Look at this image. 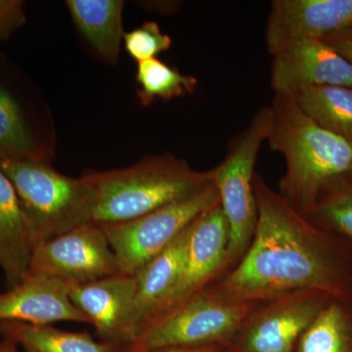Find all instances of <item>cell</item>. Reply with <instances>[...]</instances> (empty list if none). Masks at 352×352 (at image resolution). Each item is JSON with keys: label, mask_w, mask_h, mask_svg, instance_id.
Segmentation results:
<instances>
[{"label": "cell", "mask_w": 352, "mask_h": 352, "mask_svg": "<svg viewBox=\"0 0 352 352\" xmlns=\"http://www.w3.org/2000/svg\"><path fill=\"white\" fill-rule=\"evenodd\" d=\"M256 233L239 263L210 284L229 302H259L295 292L352 296V242L317 226L254 173Z\"/></svg>", "instance_id": "cell-1"}, {"label": "cell", "mask_w": 352, "mask_h": 352, "mask_svg": "<svg viewBox=\"0 0 352 352\" xmlns=\"http://www.w3.org/2000/svg\"><path fill=\"white\" fill-rule=\"evenodd\" d=\"M330 298L302 291L259 302L229 346L230 351L295 352L300 336Z\"/></svg>", "instance_id": "cell-10"}, {"label": "cell", "mask_w": 352, "mask_h": 352, "mask_svg": "<svg viewBox=\"0 0 352 352\" xmlns=\"http://www.w3.org/2000/svg\"><path fill=\"white\" fill-rule=\"evenodd\" d=\"M271 55L274 94L289 95L302 87L320 85L352 87V64L325 41H295Z\"/></svg>", "instance_id": "cell-12"}, {"label": "cell", "mask_w": 352, "mask_h": 352, "mask_svg": "<svg viewBox=\"0 0 352 352\" xmlns=\"http://www.w3.org/2000/svg\"><path fill=\"white\" fill-rule=\"evenodd\" d=\"M136 279L120 274L69 286V298L94 327L104 342L126 349L133 340L132 320Z\"/></svg>", "instance_id": "cell-14"}, {"label": "cell", "mask_w": 352, "mask_h": 352, "mask_svg": "<svg viewBox=\"0 0 352 352\" xmlns=\"http://www.w3.org/2000/svg\"><path fill=\"white\" fill-rule=\"evenodd\" d=\"M0 168L15 188L34 247L94 222L98 197L85 175L72 177L51 164L17 160H0Z\"/></svg>", "instance_id": "cell-4"}, {"label": "cell", "mask_w": 352, "mask_h": 352, "mask_svg": "<svg viewBox=\"0 0 352 352\" xmlns=\"http://www.w3.org/2000/svg\"><path fill=\"white\" fill-rule=\"evenodd\" d=\"M135 80L143 107H149L157 99L166 102L193 94L199 85L195 76L184 75L157 58L139 62Z\"/></svg>", "instance_id": "cell-22"}, {"label": "cell", "mask_w": 352, "mask_h": 352, "mask_svg": "<svg viewBox=\"0 0 352 352\" xmlns=\"http://www.w3.org/2000/svg\"><path fill=\"white\" fill-rule=\"evenodd\" d=\"M346 177L349 178V179L351 180V182H352V173H351V175H347Z\"/></svg>", "instance_id": "cell-29"}, {"label": "cell", "mask_w": 352, "mask_h": 352, "mask_svg": "<svg viewBox=\"0 0 352 352\" xmlns=\"http://www.w3.org/2000/svg\"><path fill=\"white\" fill-rule=\"evenodd\" d=\"M270 106H264L249 126L229 144L221 163L208 170V179L219 192L220 207L228 222L226 272L233 270L249 250L258 222L254 191V166L271 124Z\"/></svg>", "instance_id": "cell-5"}, {"label": "cell", "mask_w": 352, "mask_h": 352, "mask_svg": "<svg viewBox=\"0 0 352 352\" xmlns=\"http://www.w3.org/2000/svg\"><path fill=\"white\" fill-rule=\"evenodd\" d=\"M326 43L352 64V27L326 38Z\"/></svg>", "instance_id": "cell-26"}, {"label": "cell", "mask_w": 352, "mask_h": 352, "mask_svg": "<svg viewBox=\"0 0 352 352\" xmlns=\"http://www.w3.org/2000/svg\"><path fill=\"white\" fill-rule=\"evenodd\" d=\"M67 8L78 34L101 61L116 65L124 41L122 0H67Z\"/></svg>", "instance_id": "cell-18"}, {"label": "cell", "mask_w": 352, "mask_h": 352, "mask_svg": "<svg viewBox=\"0 0 352 352\" xmlns=\"http://www.w3.org/2000/svg\"><path fill=\"white\" fill-rule=\"evenodd\" d=\"M228 243V222L220 205L201 214L191 226L182 275L146 325L226 274Z\"/></svg>", "instance_id": "cell-11"}, {"label": "cell", "mask_w": 352, "mask_h": 352, "mask_svg": "<svg viewBox=\"0 0 352 352\" xmlns=\"http://www.w3.org/2000/svg\"><path fill=\"white\" fill-rule=\"evenodd\" d=\"M149 352H231L229 346L212 344L200 346H168Z\"/></svg>", "instance_id": "cell-27"}, {"label": "cell", "mask_w": 352, "mask_h": 352, "mask_svg": "<svg viewBox=\"0 0 352 352\" xmlns=\"http://www.w3.org/2000/svg\"><path fill=\"white\" fill-rule=\"evenodd\" d=\"M34 249L31 228L19 198L0 168V268L8 289L29 276Z\"/></svg>", "instance_id": "cell-17"}, {"label": "cell", "mask_w": 352, "mask_h": 352, "mask_svg": "<svg viewBox=\"0 0 352 352\" xmlns=\"http://www.w3.org/2000/svg\"><path fill=\"white\" fill-rule=\"evenodd\" d=\"M97 192L94 222L119 223L196 195L210 184L208 171L194 170L175 155L146 156L127 168L90 171Z\"/></svg>", "instance_id": "cell-3"}, {"label": "cell", "mask_w": 352, "mask_h": 352, "mask_svg": "<svg viewBox=\"0 0 352 352\" xmlns=\"http://www.w3.org/2000/svg\"><path fill=\"white\" fill-rule=\"evenodd\" d=\"M270 108L266 141L286 161L278 193L305 214L326 183L351 175L352 145L310 119L291 95L274 94Z\"/></svg>", "instance_id": "cell-2"}, {"label": "cell", "mask_w": 352, "mask_h": 352, "mask_svg": "<svg viewBox=\"0 0 352 352\" xmlns=\"http://www.w3.org/2000/svg\"><path fill=\"white\" fill-rule=\"evenodd\" d=\"M0 335L24 352H120V347L96 340L87 332H68L52 325L0 322Z\"/></svg>", "instance_id": "cell-19"}, {"label": "cell", "mask_w": 352, "mask_h": 352, "mask_svg": "<svg viewBox=\"0 0 352 352\" xmlns=\"http://www.w3.org/2000/svg\"><path fill=\"white\" fill-rule=\"evenodd\" d=\"M316 124L352 145V87H302L289 94Z\"/></svg>", "instance_id": "cell-21"}, {"label": "cell", "mask_w": 352, "mask_h": 352, "mask_svg": "<svg viewBox=\"0 0 352 352\" xmlns=\"http://www.w3.org/2000/svg\"><path fill=\"white\" fill-rule=\"evenodd\" d=\"M191 226L135 275L132 342L138 337L160 303L177 283L186 261Z\"/></svg>", "instance_id": "cell-16"}, {"label": "cell", "mask_w": 352, "mask_h": 352, "mask_svg": "<svg viewBox=\"0 0 352 352\" xmlns=\"http://www.w3.org/2000/svg\"><path fill=\"white\" fill-rule=\"evenodd\" d=\"M120 273L119 263L103 228L90 222L36 245L29 274L53 278L71 286Z\"/></svg>", "instance_id": "cell-9"}, {"label": "cell", "mask_w": 352, "mask_h": 352, "mask_svg": "<svg viewBox=\"0 0 352 352\" xmlns=\"http://www.w3.org/2000/svg\"><path fill=\"white\" fill-rule=\"evenodd\" d=\"M352 27V0H274L265 29L270 54L305 39L325 41Z\"/></svg>", "instance_id": "cell-13"}, {"label": "cell", "mask_w": 352, "mask_h": 352, "mask_svg": "<svg viewBox=\"0 0 352 352\" xmlns=\"http://www.w3.org/2000/svg\"><path fill=\"white\" fill-rule=\"evenodd\" d=\"M25 22V1L0 0V43L8 41Z\"/></svg>", "instance_id": "cell-25"}, {"label": "cell", "mask_w": 352, "mask_h": 352, "mask_svg": "<svg viewBox=\"0 0 352 352\" xmlns=\"http://www.w3.org/2000/svg\"><path fill=\"white\" fill-rule=\"evenodd\" d=\"M124 50L136 61L154 59L173 45V39L161 31L155 21H146L142 25L124 34Z\"/></svg>", "instance_id": "cell-24"}, {"label": "cell", "mask_w": 352, "mask_h": 352, "mask_svg": "<svg viewBox=\"0 0 352 352\" xmlns=\"http://www.w3.org/2000/svg\"><path fill=\"white\" fill-rule=\"evenodd\" d=\"M295 352H352V296H331Z\"/></svg>", "instance_id": "cell-20"}, {"label": "cell", "mask_w": 352, "mask_h": 352, "mask_svg": "<svg viewBox=\"0 0 352 352\" xmlns=\"http://www.w3.org/2000/svg\"><path fill=\"white\" fill-rule=\"evenodd\" d=\"M0 160L52 163L56 155L54 118L43 96L25 94L1 68Z\"/></svg>", "instance_id": "cell-8"}, {"label": "cell", "mask_w": 352, "mask_h": 352, "mask_svg": "<svg viewBox=\"0 0 352 352\" xmlns=\"http://www.w3.org/2000/svg\"><path fill=\"white\" fill-rule=\"evenodd\" d=\"M317 226L352 242V182L346 176L326 183L303 214Z\"/></svg>", "instance_id": "cell-23"}, {"label": "cell", "mask_w": 352, "mask_h": 352, "mask_svg": "<svg viewBox=\"0 0 352 352\" xmlns=\"http://www.w3.org/2000/svg\"><path fill=\"white\" fill-rule=\"evenodd\" d=\"M16 321L34 325L89 319L69 298V285L53 278L29 274L22 283L0 294V322Z\"/></svg>", "instance_id": "cell-15"}, {"label": "cell", "mask_w": 352, "mask_h": 352, "mask_svg": "<svg viewBox=\"0 0 352 352\" xmlns=\"http://www.w3.org/2000/svg\"><path fill=\"white\" fill-rule=\"evenodd\" d=\"M220 205L219 192L210 184L196 195L119 223L101 226L122 274L135 276L168 247L201 214Z\"/></svg>", "instance_id": "cell-7"}, {"label": "cell", "mask_w": 352, "mask_h": 352, "mask_svg": "<svg viewBox=\"0 0 352 352\" xmlns=\"http://www.w3.org/2000/svg\"><path fill=\"white\" fill-rule=\"evenodd\" d=\"M0 352H22L20 347L13 340L2 338L0 340Z\"/></svg>", "instance_id": "cell-28"}, {"label": "cell", "mask_w": 352, "mask_h": 352, "mask_svg": "<svg viewBox=\"0 0 352 352\" xmlns=\"http://www.w3.org/2000/svg\"><path fill=\"white\" fill-rule=\"evenodd\" d=\"M258 302H229L210 285L152 321L120 352H149L168 346H230Z\"/></svg>", "instance_id": "cell-6"}]
</instances>
